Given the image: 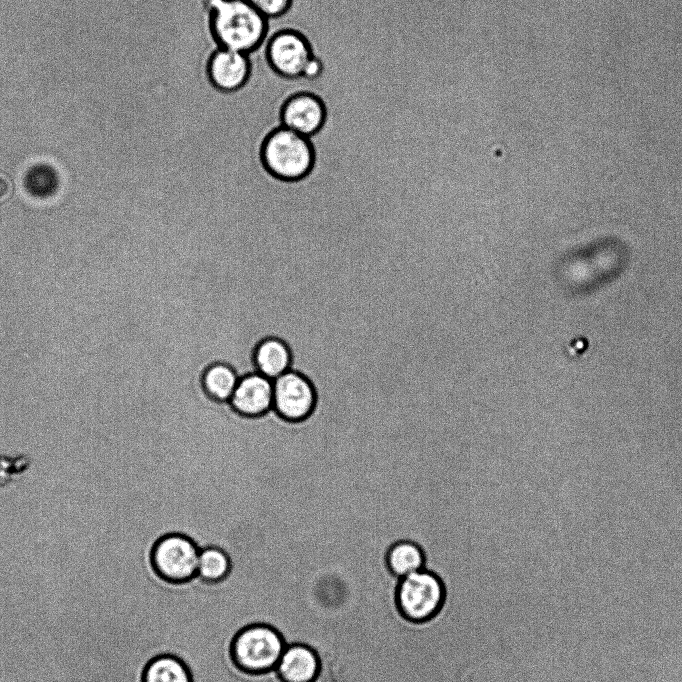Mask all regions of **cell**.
I'll return each instance as SVG.
<instances>
[{"label":"cell","instance_id":"1","mask_svg":"<svg viewBox=\"0 0 682 682\" xmlns=\"http://www.w3.org/2000/svg\"><path fill=\"white\" fill-rule=\"evenodd\" d=\"M210 34L217 47L251 55L265 42L269 20L247 0H205Z\"/></svg>","mask_w":682,"mask_h":682},{"label":"cell","instance_id":"2","mask_svg":"<svg viewBox=\"0 0 682 682\" xmlns=\"http://www.w3.org/2000/svg\"><path fill=\"white\" fill-rule=\"evenodd\" d=\"M286 647L283 635L274 626L252 623L234 634L229 654L240 672L261 676L275 670Z\"/></svg>","mask_w":682,"mask_h":682},{"label":"cell","instance_id":"3","mask_svg":"<svg viewBox=\"0 0 682 682\" xmlns=\"http://www.w3.org/2000/svg\"><path fill=\"white\" fill-rule=\"evenodd\" d=\"M262 159L266 168L276 177L300 179L313 164L311 140L279 125L266 136L262 145Z\"/></svg>","mask_w":682,"mask_h":682},{"label":"cell","instance_id":"4","mask_svg":"<svg viewBox=\"0 0 682 682\" xmlns=\"http://www.w3.org/2000/svg\"><path fill=\"white\" fill-rule=\"evenodd\" d=\"M446 598L445 586L435 573L419 570L401 578L395 594L398 611L406 620L423 623L434 618Z\"/></svg>","mask_w":682,"mask_h":682},{"label":"cell","instance_id":"5","mask_svg":"<svg viewBox=\"0 0 682 682\" xmlns=\"http://www.w3.org/2000/svg\"><path fill=\"white\" fill-rule=\"evenodd\" d=\"M200 547L188 536L171 533L158 538L149 553L154 574L171 585H182L197 577Z\"/></svg>","mask_w":682,"mask_h":682},{"label":"cell","instance_id":"6","mask_svg":"<svg viewBox=\"0 0 682 682\" xmlns=\"http://www.w3.org/2000/svg\"><path fill=\"white\" fill-rule=\"evenodd\" d=\"M265 60L279 77L288 80L303 78L315 53L309 39L292 28L276 31L265 42Z\"/></svg>","mask_w":682,"mask_h":682},{"label":"cell","instance_id":"7","mask_svg":"<svg viewBox=\"0 0 682 682\" xmlns=\"http://www.w3.org/2000/svg\"><path fill=\"white\" fill-rule=\"evenodd\" d=\"M328 119V106L323 98L311 91L289 95L280 105L279 124L300 135L311 138L318 134Z\"/></svg>","mask_w":682,"mask_h":682},{"label":"cell","instance_id":"8","mask_svg":"<svg viewBox=\"0 0 682 682\" xmlns=\"http://www.w3.org/2000/svg\"><path fill=\"white\" fill-rule=\"evenodd\" d=\"M316 393L301 373L288 370L273 380V408L283 418L298 421L314 409Z\"/></svg>","mask_w":682,"mask_h":682},{"label":"cell","instance_id":"9","mask_svg":"<svg viewBox=\"0 0 682 682\" xmlns=\"http://www.w3.org/2000/svg\"><path fill=\"white\" fill-rule=\"evenodd\" d=\"M252 73L250 55L216 47L206 63L209 83L223 93H234L245 87Z\"/></svg>","mask_w":682,"mask_h":682},{"label":"cell","instance_id":"10","mask_svg":"<svg viewBox=\"0 0 682 682\" xmlns=\"http://www.w3.org/2000/svg\"><path fill=\"white\" fill-rule=\"evenodd\" d=\"M229 403L247 417L265 414L273 408V380L257 371L242 376Z\"/></svg>","mask_w":682,"mask_h":682},{"label":"cell","instance_id":"11","mask_svg":"<svg viewBox=\"0 0 682 682\" xmlns=\"http://www.w3.org/2000/svg\"><path fill=\"white\" fill-rule=\"evenodd\" d=\"M320 670L316 650L300 642L287 645L275 668L280 682H316Z\"/></svg>","mask_w":682,"mask_h":682},{"label":"cell","instance_id":"12","mask_svg":"<svg viewBox=\"0 0 682 682\" xmlns=\"http://www.w3.org/2000/svg\"><path fill=\"white\" fill-rule=\"evenodd\" d=\"M256 371L274 380L291 368V352L288 345L279 338L262 340L254 351Z\"/></svg>","mask_w":682,"mask_h":682},{"label":"cell","instance_id":"13","mask_svg":"<svg viewBox=\"0 0 682 682\" xmlns=\"http://www.w3.org/2000/svg\"><path fill=\"white\" fill-rule=\"evenodd\" d=\"M141 682H194L192 672L184 660L164 653L151 658L144 666Z\"/></svg>","mask_w":682,"mask_h":682},{"label":"cell","instance_id":"14","mask_svg":"<svg viewBox=\"0 0 682 682\" xmlns=\"http://www.w3.org/2000/svg\"><path fill=\"white\" fill-rule=\"evenodd\" d=\"M385 562L389 571L400 578L422 570L425 564V554L415 542L401 540L388 549Z\"/></svg>","mask_w":682,"mask_h":682},{"label":"cell","instance_id":"15","mask_svg":"<svg viewBox=\"0 0 682 682\" xmlns=\"http://www.w3.org/2000/svg\"><path fill=\"white\" fill-rule=\"evenodd\" d=\"M240 377L228 364L217 362L209 365L203 373L202 384L205 392L219 402H229Z\"/></svg>","mask_w":682,"mask_h":682},{"label":"cell","instance_id":"16","mask_svg":"<svg viewBox=\"0 0 682 682\" xmlns=\"http://www.w3.org/2000/svg\"><path fill=\"white\" fill-rule=\"evenodd\" d=\"M232 571V561L228 553L217 546L200 549L197 576L208 584L224 581Z\"/></svg>","mask_w":682,"mask_h":682},{"label":"cell","instance_id":"17","mask_svg":"<svg viewBox=\"0 0 682 682\" xmlns=\"http://www.w3.org/2000/svg\"><path fill=\"white\" fill-rule=\"evenodd\" d=\"M25 189L34 197L48 198L56 193L59 177L56 170L47 164H36L26 172Z\"/></svg>","mask_w":682,"mask_h":682},{"label":"cell","instance_id":"18","mask_svg":"<svg viewBox=\"0 0 682 682\" xmlns=\"http://www.w3.org/2000/svg\"><path fill=\"white\" fill-rule=\"evenodd\" d=\"M31 467V459L25 454L15 456L0 454V488L13 484L19 476Z\"/></svg>","mask_w":682,"mask_h":682},{"label":"cell","instance_id":"19","mask_svg":"<svg viewBox=\"0 0 682 682\" xmlns=\"http://www.w3.org/2000/svg\"><path fill=\"white\" fill-rule=\"evenodd\" d=\"M269 21L284 16L291 8L293 0H247Z\"/></svg>","mask_w":682,"mask_h":682},{"label":"cell","instance_id":"20","mask_svg":"<svg viewBox=\"0 0 682 682\" xmlns=\"http://www.w3.org/2000/svg\"><path fill=\"white\" fill-rule=\"evenodd\" d=\"M323 71V63L321 62L320 58L315 55L314 58L310 61V63L307 65L303 78L308 79V80H314L320 77L321 73Z\"/></svg>","mask_w":682,"mask_h":682}]
</instances>
